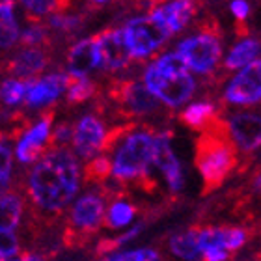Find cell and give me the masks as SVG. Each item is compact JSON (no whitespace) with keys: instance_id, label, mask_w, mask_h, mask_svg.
Returning a JSON list of instances; mask_svg holds the SVG:
<instances>
[{"instance_id":"obj_23","label":"cell","mask_w":261,"mask_h":261,"mask_svg":"<svg viewBox=\"0 0 261 261\" xmlns=\"http://www.w3.org/2000/svg\"><path fill=\"white\" fill-rule=\"evenodd\" d=\"M136 217V207L125 200H114L109 207V213L105 215L103 222L112 229H120L129 226Z\"/></svg>"},{"instance_id":"obj_13","label":"cell","mask_w":261,"mask_h":261,"mask_svg":"<svg viewBox=\"0 0 261 261\" xmlns=\"http://www.w3.org/2000/svg\"><path fill=\"white\" fill-rule=\"evenodd\" d=\"M229 133V138L233 140L237 149H243L245 153L256 151L261 144V123L259 116L252 112H241L229 118L226 123Z\"/></svg>"},{"instance_id":"obj_18","label":"cell","mask_w":261,"mask_h":261,"mask_svg":"<svg viewBox=\"0 0 261 261\" xmlns=\"http://www.w3.org/2000/svg\"><path fill=\"white\" fill-rule=\"evenodd\" d=\"M163 21L166 22L170 34H177L187 27L194 13L198 11L196 0H172L163 8H157Z\"/></svg>"},{"instance_id":"obj_32","label":"cell","mask_w":261,"mask_h":261,"mask_svg":"<svg viewBox=\"0 0 261 261\" xmlns=\"http://www.w3.org/2000/svg\"><path fill=\"white\" fill-rule=\"evenodd\" d=\"M84 24L81 17L76 15H55L50 19V27L56 28V30H60L64 34H75L79 32Z\"/></svg>"},{"instance_id":"obj_21","label":"cell","mask_w":261,"mask_h":261,"mask_svg":"<svg viewBox=\"0 0 261 261\" xmlns=\"http://www.w3.org/2000/svg\"><path fill=\"white\" fill-rule=\"evenodd\" d=\"M257 58H259V39L246 38L229 50L226 58V69H241Z\"/></svg>"},{"instance_id":"obj_19","label":"cell","mask_w":261,"mask_h":261,"mask_svg":"<svg viewBox=\"0 0 261 261\" xmlns=\"http://www.w3.org/2000/svg\"><path fill=\"white\" fill-rule=\"evenodd\" d=\"M170 252L174 256L181 257L185 261H198L201 259V248L200 241H198V228H192L189 231L177 233L174 237H170L168 241Z\"/></svg>"},{"instance_id":"obj_8","label":"cell","mask_w":261,"mask_h":261,"mask_svg":"<svg viewBox=\"0 0 261 261\" xmlns=\"http://www.w3.org/2000/svg\"><path fill=\"white\" fill-rule=\"evenodd\" d=\"M110 97L133 116H149L159 110V99L146 88V84L135 81L114 82Z\"/></svg>"},{"instance_id":"obj_10","label":"cell","mask_w":261,"mask_h":261,"mask_svg":"<svg viewBox=\"0 0 261 261\" xmlns=\"http://www.w3.org/2000/svg\"><path fill=\"white\" fill-rule=\"evenodd\" d=\"M164 179L168 183L170 191L179 192L185 187V174H183V166H181L179 159L175 157L174 149H172V142H170L168 133H157L153 135V161H151Z\"/></svg>"},{"instance_id":"obj_9","label":"cell","mask_w":261,"mask_h":261,"mask_svg":"<svg viewBox=\"0 0 261 261\" xmlns=\"http://www.w3.org/2000/svg\"><path fill=\"white\" fill-rule=\"evenodd\" d=\"M224 99L231 105H256L261 99V62L259 58L245 67L231 79L226 88Z\"/></svg>"},{"instance_id":"obj_14","label":"cell","mask_w":261,"mask_h":261,"mask_svg":"<svg viewBox=\"0 0 261 261\" xmlns=\"http://www.w3.org/2000/svg\"><path fill=\"white\" fill-rule=\"evenodd\" d=\"M99 49V58H101V67L109 71H120L123 69L130 60L129 49L123 41L121 30H105V32L95 36Z\"/></svg>"},{"instance_id":"obj_3","label":"cell","mask_w":261,"mask_h":261,"mask_svg":"<svg viewBox=\"0 0 261 261\" xmlns=\"http://www.w3.org/2000/svg\"><path fill=\"white\" fill-rule=\"evenodd\" d=\"M144 84L159 101L172 109L185 105L196 92L191 69L177 53H166L157 62L147 65L144 71Z\"/></svg>"},{"instance_id":"obj_2","label":"cell","mask_w":261,"mask_h":261,"mask_svg":"<svg viewBox=\"0 0 261 261\" xmlns=\"http://www.w3.org/2000/svg\"><path fill=\"white\" fill-rule=\"evenodd\" d=\"M237 163V147L229 138L226 123L217 116L205 129H201V135L196 140L194 164L203 179V194L222 187Z\"/></svg>"},{"instance_id":"obj_6","label":"cell","mask_w":261,"mask_h":261,"mask_svg":"<svg viewBox=\"0 0 261 261\" xmlns=\"http://www.w3.org/2000/svg\"><path fill=\"white\" fill-rule=\"evenodd\" d=\"M185 65L196 73H211L217 67L220 55H222V43L218 32H201L198 36L183 39L175 50Z\"/></svg>"},{"instance_id":"obj_5","label":"cell","mask_w":261,"mask_h":261,"mask_svg":"<svg viewBox=\"0 0 261 261\" xmlns=\"http://www.w3.org/2000/svg\"><path fill=\"white\" fill-rule=\"evenodd\" d=\"M121 34H123V41L133 58L151 56L172 36L157 8L149 15L130 19L123 27Z\"/></svg>"},{"instance_id":"obj_39","label":"cell","mask_w":261,"mask_h":261,"mask_svg":"<svg viewBox=\"0 0 261 261\" xmlns=\"http://www.w3.org/2000/svg\"><path fill=\"white\" fill-rule=\"evenodd\" d=\"M93 4H107V2H110V0H92Z\"/></svg>"},{"instance_id":"obj_27","label":"cell","mask_w":261,"mask_h":261,"mask_svg":"<svg viewBox=\"0 0 261 261\" xmlns=\"http://www.w3.org/2000/svg\"><path fill=\"white\" fill-rule=\"evenodd\" d=\"M217 237L218 245L229 252H235L248 243L252 231L246 228H217Z\"/></svg>"},{"instance_id":"obj_15","label":"cell","mask_w":261,"mask_h":261,"mask_svg":"<svg viewBox=\"0 0 261 261\" xmlns=\"http://www.w3.org/2000/svg\"><path fill=\"white\" fill-rule=\"evenodd\" d=\"M67 84V76L60 75V73H53L43 79L30 84L27 92V105L30 109H39V107H47V105L55 103L56 99L60 97Z\"/></svg>"},{"instance_id":"obj_24","label":"cell","mask_w":261,"mask_h":261,"mask_svg":"<svg viewBox=\"0 0 261 261\" xmlns=\"http://www.w3.org/2000/svg\"><path fill=\"white\" fill-rule=\"evenodd\" d=\"M32 79H8L0 84V101L8 107H15L27 97Z\"/></svg>"},{"instance_id":"obj_26","label":"cell","mask_w":261,"mask_h":261,"mask_svg":"<svg viewBox=\"0 0 261 261\" xmlns=\"http://www.w3.org/2000/svg\"><path fill=\"white\" fill-rule=\"evenodd\" d=\"M65 90H67V101L73 105L84 103L88 99L95 95V84H93L90 79L86 76H67V84H65Z\"/></svg>"},{"instance_id":"obj_31","label":"cell","mask_w":261,"mask_h":261,"mask_svg":"<svg viewBox=\"0 0 261 261\" xmlns=\"http://www.w3.org/2000/svg\"><path fill=\"white\" fill-rule=\"evenodd\" d=\"M22 4L34 21H39L41 17L56 11V0H22Z\"/></svg>"},{"instance_id":"obj_35","label":"cell","mask_w":261,"mask_h":261,"mask_svg":"<svg viewBox=\"0 0 261 261\" xmlns=\"http://www.w3.org/2000/svg\"><path fill=\"white\" fill-rule=\"evenodd\" d=\"M201 257H203V261H228L229 250H226L222 246H209L205 250H201Z\"/></svg>"},{"instance_id":"obj_25","label":"cell","mask_w":261,"mask_h":261,"mask_svg":"<svg viewBox=\"0 0 261 261\" xmlns=\"http://www.w3.org/2000/svg\"><path fill=\"white\" fill-rule=\"evenodd\" d=\"M19 39V24L13 15V6H0V49H8Z\"/></svg>"},{"instance_id":"obj_4","label":"cell","mask_w":261,"mask_h":261,"mask_svg":"<svg viewBox=\"0 0 261 261\" xmlns=\"http://www.w3.org/2000/svg\"><path fill=\"white\" fill-rule=\"evenodd\" d=\"M153 161V135L147 130L125 133L123 142H118V149L112 163V174L118 181L142 179L149 174Z\"/></svg>"},{"instance_id":"obj_7","label":"cell","mask_w":261,"mask_h":261,"mask_svg":"<svg viewBox=\"0 0 261 261\" xmlns=\"http://www.w3.org/2000/svg\"><path fill=\"white\" fill-rule=\"evenodd\" d=\"M105 194L103 192H92L79 198L69 215V229L65 235V241L71 245L79 243L81 237H90L93 231H97L105 218Z\"/></svg>"},{"instance_id":"obj_12","label":"cell","mask_w":261,"mask_h":261,"mask_svg":"<svg viewBox=\"0 0 261 261\" xmlns=\"http://www.w3.org/2000/svg\"><path fill=\"white\" fill-rule=\"evenodd\" d=\"M53 120H55V114H53V112L45 114L36 125L30 127V129L21 136V140H19V144H17V147H15V155L21 163H24V164L34 163V161H38L45 153V144H49V140H50Z\"/></svg>"},{"instance_id":"obj_33","label":"cell","mask_w":261,"mask_h":261,"mask_svg":"<svg viewBox=\"0 0 261 261\" xmlns=\"http://www.w3.org/2000/svg\"><path fill=\"white\" fill-rule=\"evenodd\" d=\"M19 38L24 47H41L47 41V30L41 24H32L22 34H19Z\"/></svg>"},{"instance_id":"obj_11","label":"cell","mask_w":261,"mask_h":261,"mask_svg":"<svg viewBox=\"0 0 261 261\" xmlns=\"http://www.w3.org/2000/svg\"><path fill=\"white\" fill-rule=\"evenodd\" d=\"M107 136L103 121L95 116L88 114L79 120L75 129L71 130V142L75 151L82 159H92L103 149V142Z\"/></svg>"},{"instance_id":"obj_34","label":"cell","mask_w":261,"mask_h":261,"mask_svg":"<svg viewBox=\"0 0 261 261\" xmlns=\"http://www.w3.org/2000/svg\"><path fill=\"white\" fill-rule=\"evenodd\" d=\"M19 252V241L13 231L0 229V257H10Z\"/></svg>"},{"instance_id":"obj_37","label":"cell","mask_w":261,"mask_h":261,"mask_svg":"<svg viewBox=\"0 0 261 261\" xmlns=\"http://www.w3.org/2000/svg\"><path fill=\"white\" fill-rule=\"evenodd\" d=\"M0 261H43L39 256H36V254H30V252H27V254H21V256H10V257H0Z\"/></svg>"},{"instance_id":"obj_38","label":"cell","mask_w":261,"mask_h":261,"mask_svg":"<svg viewBox=\"0 0 261 261\" xmlns=\"http://www.w3.org/2000/svg\"><path fill=\"white\" fill-rule=\"evenodd\" d=\"M0 6H13V0H0Z\"/></svg>"},{"instance_id":"obj_20","label":"cell","mask_w":261,"mask_h":261,"mask_svg":"<svg viewBox=\"0 0 261 261\" xmlns=\"http://www.w3.org/2000/svg\"><path fill=\"white\" fill-rule=\"evenodd\" d=\"M215 118H217V109H215V105L205 103V101L187 107L179 116L181 123H185L187 127H191V129H194V130L205 129Z\"/></svg>"},{"instance_id":"obj_36","label":"cell","mask_w":261,"mask_h":261,"mask_svg":"<svg viewBox=\"0 0 261 261\" xmlns=\"http://www.w3.org/2000/svg\"><path fill=\"white\" fill-rule=\"evenodd\" d=\"M229 10H231V13L239 22H245L248 19V15H250V4L246 0H233L229 4Z\"/></svg>"},{"instance_id":"obj_28","label":"cell","mask_w":261,"mask_h":261,"mask_svg":"<svg viewBox=\"0 0 261 261\" xmlns=\"http://www.w3.org/2000/svg\"><path fill=\"white\" fill-rule=\"evenodd\" d=\"M10 138L0 135V196L10 187L11 168H13V153L10 147Z\"/></svg>"},{"instance_id":"obj_16","label":"cell","mask_w":261,"mask_h":261,"mask_svg":"<svg viewBox=\"0 0 261 261\" xmlns=\"http://www.w3.org/2000/svg\"><path fill=\"white\" fill-rule=\"evenodd\" d=\"M67 67L73 76H88V73L101 67L95 38L82 39L71 47L69 55H67Z\"/></svg>"},{"instance_id":"obj_1","label":"cell","mask_w":261,"mask_h":261,"mask_svg":"<svg viewBox=\"0 0 261 261\" xmlns=\"http://www.w3.org/2000/svg\"><path fill=\"white\" fill-rule=\"evenodd\" d=\"M81 187L76 157L65 147H53L41 155L28 175V196L45 215H56L69 205Z\"/></svg>"},{"instance_id":"obj_30","label":"cell","mask_w":261,"mask_h":261,"mask_svg":"<svg viewBox=\"0 0 261 261\" xmlns=\"http://www.w3.org/2000/svg\"><path fill=\"white\" fill-rule=\"evenodd\" d=\"M101 261H161V256L155 248H136L127 252H109L103 254Z\"/></svg>"},{"instance_id":"obj_22","label":"cell","mask_w":261,"mask_h":261,"mask_svg":"<svg viewBox=\"0 0 261 261\" xmlns=\"http://www.w3.org/2000/svg\"><path fill=\"white\" fill-rule=\"evenodd\" d=\"M22 200L15 194H2L0 196V229H13L21 224L22 218Z\"/></svg>"},{"instance_id":"obj_29","label":"cell","mask_w":261,"mask_h":261,"mask_svg":"<svg viewBox=\"0 0 261 261\" xmlns=\"http://www.w3.org/2000/svg\"><path fill=\"white\" fill-rule=\"evenodd\" d=\"M110 172H112V163L107 155H101V157L92 159L90 163L86 164V170H84V177H86L88 183H105L109 179Z\"/></svg>"},{"instance_id":"obj_17","label":"cell","mask_w":261,"mask_h":261,"mask_svg":"<svg viewBox=\"0 0 261 261\" xmlns=\"http://www.w3.org/2000/svg\"><path fill=\"white\" fill-rule=\"evenodd\" d=\"M49 65V56L39 47H24L13 60L8 64V71L17 79H32Z\"/></svg>"}]
</instances>
